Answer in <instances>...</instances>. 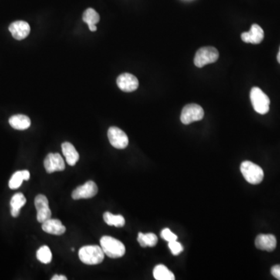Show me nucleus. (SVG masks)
I'll return each mask as SVG.
<instances>
[{"label": "nucleus", "mask_w": 280, "mask_h": 280, "mask_svg": "<svg viewBox=\"0 0 280 280\" xmlns=\"http://www.w3.org/2000/svg\"><path fill=\"white\" fill-rule=\"evenodd\" d=\"M100 242L104 253L109 258H121L126 254V247L117 239L110 236H104Z\"/></svg>", "instance_id": "1"}, {"label": "nucleus", "mask_w": 280, "mask_h": 280, "mask_svg": "<svg viewBox=\"0 0 280 280\" xmlns=\"http://www.w3.org/2000/svg\"><path fill=\"white\" fill-rule=\"evenodd\" d=\"M79 258L86 265H98L103 261L105 253L100 246H83L79 249Z\"/></svg>", "instance_id": "2"}, {"label": "nucleus", "mask_w": 280, "mask_h": 280, "mask_svg": "<svg viewBox=\"0 0 280 280\" xmlns=\"http://www.w3.org/2000/svg\"><path fill=\"white\" fill-rule=\"evenodd\" d=\"M241 171L245 180L251 184H259L264 178V172L261 167L251 161L243 162Z\"/></svg>", "instance_id": "3"}, {"label": "nucleus", "mask_w": 280, "mask_h": 280, "mask_svg": "<svg viewBox=\"0 0 280 280\" xmlns=\"http://www.w3.org/2000/svg\"><path fill=\"white\" fill-rule=\"evenodd\" d=\"M250 98L255 112L261 115L268 113L269 111V98L260 88L253 87L250 93Z\"/></svg>", "instance_id": "4"}, {"label": "nucleus", "mask_w": 280, "mask_h": 280, "mask_svg": "<svg viewBox=\"0 0 280 280\" xmlns=\"http://www.w3.org/2000/svg\"><path fill=\"white\" fill-rule=\"evenodd\" d=\"M219 59V52L214 47H203L200 48L195 56V65L199 68L203 67L206 65L214 63Z\"/></svg>", "instance_id": "5"}, {"label": "nucleus", "mask_w": 280, "mask_h": 280, "mask_svg": "<svg viewBox=\"0 0 280 280\" xmlns=\"http://www.w3.org/2000/svg\"><path fill=\"white\" fill-rule=\"evenodd\" d=\"M204 117L203 108L196 104L185 105L180 115V121L183 124L189 125L194 122L202 120Z\"/></svg>", "instance_id": "6"}, {"label": "nucleus", "mask_w": 280, "mask_h": 280, "mask_svg": "<svg viewBox=\"0 0 280 280\" xmlns=\"http://www.w3.org/2000/svg\"><path fill=\"white\" fill-rule=\"evenodd\" d=\"M108 137L112 146L116 149L122 150L127 147L129 144V138L127 135L119 128L115 126L109 128Z\"/></svg>", "instance_id": "7"}, {"label": "nucleus", "mask_w": 280, "mask_h": 280, "mask_svg": "<svg viewBox=\"0 0 280 280\" xmlns=\"http://www.w3.org/2000/svg\"><path fill=\"white\" fill-rule=\"evenodd\" d=\"M35 206L37 210V219L39 223L42 224L51 218L52 212L48 206V200L46 196L44 195L37 196L35 200Z\"/></svg>", "instance_id": "8"}, {"label": "nucleus", "mask_w": 280, "mask_h": 280, "mask_svg": "<svg viewBox=\"0 0 280 280\" xmlns=\"http://www.w3.org/2000/svg\"><path fill=\"white\" fill-rule=\"evenodd\" d=\"M98 189L95 182L89 180L85 183L83 185L76 188L72 193V198L73 200H78L81 199H90L95 197L98 194Z\"/></svg>", "instance_id": "9"}, {"label": "nucleus", "mask_w": 280, "mask_h": 280, "mask_svg": "<svg viewBox=\"0 0 280 280\" xmlns=\"http://www.w3.org/2000/svg\"><path fill=\"white\" fill-rule=\"evenodd\" d=\"M45 170L48 174L65 170V162L59 153H49L44 161Z\"/></svg>", "instance_id": "10"}, {"label": "nucleus", "mask_w": 280, "mask_h": 280, "mask_svg": "<svg viewBox=\"0 0 280 280\" xmlns=\"http://www.w3.org/2000/svg\"><path fill=\"white\" fill-rule=\"evenodd\" d=\"M117 85L122 91L133 92L137 89L139 80L130 73H123L117 78Z\"/></svg>", "instance_id": "11"}, {"label": "nucleus", "mask_w": 280, "mask_h": 280, "mask_svg": "<svg viewBox=\"0 0 280 280\" xmlns=\"http://www.w3.org/2000/svg\"><path fill=\"white\" fill-rule=\"evenodd\" d=\"M241 39L245 43L258 45L264 39V31L258 24H253L248 32L241 34Z\"/></svg>", "instance_id": "12"}, {"label": "nucleus", "mask_w": 280, "mask_h": 280, "mask_svg": "<svg viewBox=\"0 0 280 280\" xmlns=\"http://www.w3.org/2000/svg\"><path fill=\"white\" fill-rule=\"evenodd\" d=\"M9 31L16 40L21 41L29 35L31 32V27L26 21H18L12 23L10 25Z\"/></svg>", "instance_id": "13"}, {"label": "nucleus", "mask_w": 280, "mask_h": 280, "mask_svg": "<svg viewBox=\"0 0 280 280\" xmlns=\"http://www.w3.org/2000/svg\"><path fill=\"white\" fill-rule=\"evenodd\" d=\"M277 241L272 234H259L255 239V246L262 251H272L276 248Z\"/></svg>", "instance_id": "14"}, {"label": "nucleus", "mask_w": 280, "mask_h": 280, "mask_svg": "<svg viewBox=\"0 0 280 280\" xmlns=\"http://www.w3.org/2000/svg\"><path fill=\"white\" fill-rule=\"evenodd\" d=\"M42 230L48 234L54 235H62L65 232V227L60 220L56 219H48L42 223Z\"/></svg>", "instance_id": "15"}, {"label": "nucleus", "mask_w": 280, "mask_h": 280, "mask_svg": "<svg viewBox=\"0 0 280 280\" xmlns=\"http://www.w3.org/2000/svg\"><path fill=\"white\" fill-rule=\"evenodd\" d=\"M62 150L65 157V160L69 165L74 166L77 163L79 159V155L73 145L65 142L62 144Z\"/></svg>", "instance_id": "16"}, {"label": "nucleus", "mask_w": 280, "mask_h": 280, "mask_svg": "<svg viewBox=\"0 0 280 280\" xmlns=\"http://www.w3.org/2000/svg\"><path fill=\"white\" fill-rule=\"evenodd\" d=\"M9 123L17 130H25L31 126V122L26 115H16L9 119Z\"/></svg>", "instance_id": "17"}, {"label": "nucleus", "mask_w": 280, "mask_h": 280, "mask_svg": "<svg viewBox=\"0 0 280 280\" xmlns=\"http://www.w3.org/2000/svg\"><path fill=\"white\" fill-rule=\"evenodd\" d=\"M26 198L22 193H17L13 196L11 200V215L13 217H18L21 209L26 204Z\"/></svg>", "instance_id": "18"}, {"label": "nucleus", "mask_w": 280, "mask_h": 280, "mask_svg": "<svg viewBox=\"0 0 280 280\" xmlns=\"http://www.w3.org/2000/svg\"><path fill=\"white\" fill-rule=\"evenodd\" d=\"M153 276L156 280H174L175 279L174 274L163 265H158L153 269Z\"/></svg>", "instance_id": "19"}, {"label": "nucleus", "mask_w": 280, "mask_h": 280, "mask_svg": "<svg viewBox=\"0 0 280 280\" xmlns=\"http://www.w3.org/2000/svg\"><path fill=\"white\" fill-rule=\"evenodd\" d=\"M137 240L138 242L143 248H145V247H154L158 241V238L153 233H149V234H143V233H139Z\"/></svg>", "instance_id": "20"}, {"label": "nucleus", "mask_w": 280, "mask_h": 280, "mask_svg": "<svg viewBox=\"0 0 280 280\" xmlns=\"http://www.w3.org/2000/svg\"><path fill=\"white\" fill-rule=\"evenodd\" d=\"M104 220L108 225L116 227H124L126 224V220L122 215H114L109 212L104 213Z\"/></svg>", "instance_id": "21"}, {"label": "nucleus", "mask_w": 280, "mask_h": 280, "mask_svg": "<svg viewBox=\"0 0 280 280\" xmlns=\"http://www.w3.org/2000/svg\"><path fill=\"white\" fill-rule=\"evenodd\" d=\"M83 21L87 24L88 26L96 25L100 21V16L95 10L88 8L83 13Z\"/></svg>", "instance_id": "22"}, {"label": "nucleus", "mask_w": 280, "mask_h": 280, "mask_svg": "<svg viewBox=\"0 0 280 280\" xmlns=\"http://www.w3.org/2000/svg\"><path fill=\"white\" fill-rule=\"evenodd\" d=\"M37 258L44 264H48L52 261V254L48 246H42L37 251Z\"/></svg>", "instance_id": "23"}, {"label": "nucleus", "mask_w": 280, "mask_h": 280, "mask_svg": "<svg viewBox=\"0 0 280 280\" xmlns=\"http://www.w3.org/2000/svg\"><path fill=\"white\" fill-rule=\"evenodd\" d=\"M24 176H23L22 170L17 171L13 174L9 181V187L11 189H17L21 187L24 181Z\"/></svg>", "instance_id": "24"}, {"label": "nucleus", "mask_w": 280, "mask_h": 280, "mask_svg": "<svg viewBox=\"0 0 280 280\" xmlns=\"http://www.w3.org/2000/svg\"><path fill=\"white\" fill-rule=\"evenodd\" d=\"M162 238L164 239L167 242H170V241H177V235L172 232L171 230L168 228L163 229L161 231V234H160Z\"/></svg>", "instance_id": "25"}, {"label": "nucleus", "mask_w": 280, "mask_h": 280, "mask_svg": "<svg viewBox=\"0 0 280 280\" xmlns=\"http://www.w3.org/2000/svg\"><path fill=\"white\" fill-rule=\"evenodd\" d=\"M168 247L171 251L172 254L174 255H178L180 252H182L183 249H184L183 246L180 243L177 242V241L168 242Z\"/></svg>", "instance_id": "26"}, {"label": "nucleus", "mask_w": 280, "mask_h": 280, "mask_svg": "<svg viewBox=\"0 0 280 280\" xmlns=\"http://www.w3.org/2000/svg\"><path fill=\"white\" fill-rule=\"evenodd\" d=\"M271 273L275 278L280 280V265H274L271 267Z\"/></svg>", "instance_id": "27"}, {"label": "nucleus", "mask_w": 280, "mask_h": 280, "mask_svg": "<svg viewBox=\"0 0 280 280\" xmlns=\"http://www.w3.org/2000/svg\"><path fill=\"white\" fill-rule=\"evenodd\" d=\"M23 176H24V180H28L30 179V172L28 170H22Z\"/></svg>", "instance_id": "28"}, {"label": "nucleus", "mask_w": 280, "mask_h": 280, "mask_svg": "<svg viewBox=\"0 0 280 280\" xmlns=\"http://www.w3.org/2000/svg\"><path fill=\"white\" fill-rule=\"evenodd\" d=\"M67 278L65 275H55L52 278V280H66Z\"/></svg>", "instance_id": "29"}, {"label": "nucleus", "mask_w": 280, "mask_h": 280, "mask_svg": "<svg viewBox=\"0 0 280 280\" xmlns=\"http://www.w3.org/2000/svg\"><path fill=\"white\" fill-rule=\"evenodd\" d=\"M89 27V31H96L98 28H97L96 25H91V26H88Z\"/></svg>", "instance_id": "30"}, {"label": "nucleus", "mask_w": 280, "mask_h": 280, "mask_svg": "<svg viewBox=\"0 0 280 280\" xmlns=\"http://www.w3.org/2000/svg\"><path fill=\"white\" fill-rule=\"evenodd\" d=\"M277 60H278V63L280 64V48L279 52H278V55H277Z\"/></svg>", "instance_id": "31"}]
</instances>
